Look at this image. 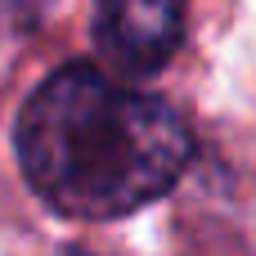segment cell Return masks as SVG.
Listing matches in <instances>:
<instances>
[{"label": "cell", "instance_id": "1", "mask_svg": "<svg viewBox=\"0 0 256 256\" xmlns=\"http://www.w3.org/2000/svg\"><path fill=\"white\" fill-rule=\"evenodd\" d=\"M27 184L63 216L112 220L158 202L189 166L184 117L90 63L50 72L18 112Z\"/></svg>", "mask_w": 256, "mask_h": 256}, {"label": "cell", "instance_id": "2", "mask_svg": "<svg viewBox=\"0 0 256 256\" xmlns=\"http://www.w3.org/2000/svg\"><path fill=\"white\" fill-rule=\"evenodd\" d=\"M184 0H94V45L126 76H153L180 50Z\"/></svg>", "mask_w": 256, "mask_h": 256}, {"label": "cell", "instance_id": "3", "mask_svg": "<svg viewBox=\"0 0 256 256\" xmlns=\"http://www.w3.org/2000/svg\"><path fill=\"white\" fill-rule=\"evenodd\" d=\"M68 256H86V252H68Z\"/></svg>", "mask_w": 256, "mask_h": 256}]
</instances>
